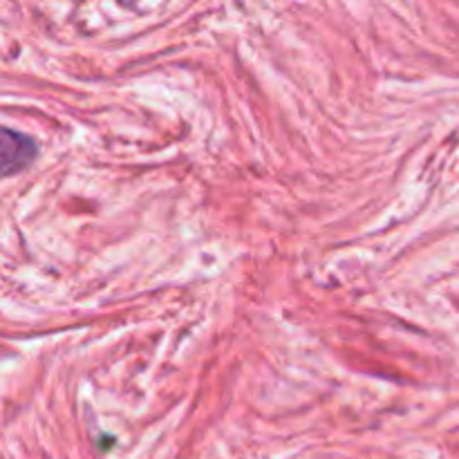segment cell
<instances>
[{"instance_id":"1","label":"cell","mask_w":459,"mask_h":459,"mask_svg":"<svg viewBox=\"0 0 459 459\" xmlns=\"http://www.w3.org/2000/svg\"><path fill=\"white\" fill-rule=\"evenodd\" d=\"M0 155H3V175L18 173L25 169L36 155V143L27 134L16 133V130L3 128V142H0Z\"/></svg>"}]
</instances>
